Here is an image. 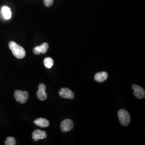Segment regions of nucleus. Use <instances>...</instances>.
<instances>
[{
	"label": "nucleus",
	"mask_w": 145,
	"mask_h": 145,
	"mask_svg": "<svg viewBox=\"0 0 145 145\" xmlns=\"http://www.w3.org/2000/svg\"><path fill=\"white\" fill-rule=\"evenodd\" d=\"M9 46L14 56L17 59H22L25 57L26 52L24 48L16 43L15 42H10L9 44Z\"/></svg>",
	"instance_id": "f257e3e1"
},
{
	"label": "nucleus",
	"mask_w": 145,
	"mask_h": 145,
	"mask_svg": "<svg viewBox=\"0 0 145 145\" xmlns=\"http://www.w3.org/2000/svg\"><path fill=\"white\" fill-rule=\"evenodd\" d=\"M119 121L121 124L125 126H127L130 123L131 118L129 113L125 110L121 109L118 113Z\"/></svg>",
	"instance_id": "f03ea898"
},
{
	"label": "nucleus",
	"mask_w": 145,
	"mask_h": 145,
	"mask_svg": "<svg viewBox=\"0 0 145 145\" xmlns=\"http://www.w3.org/2000/svg\"><path fill=\"white\" fill-rule=\"evenodd\" d=\"M14 96L17 102L20 103H25L28 99L29 93L26 91H22L21 90H16Z\"/></svg>",
	"instance_id": "7ed1b4c3"
},
{
	"label": "nucleus",
	"mask_w": 145,
	"mask_h": 145,
	"mask_svg": "<svg viewBox=\"0 0 145 145\" xmlns=\"http://www.w3.org/2000/svg\"><path fill=\"white\" fill-rule=\"evenodd\" d=\"M60 126L63 132H67L73 129L74 123L71 119H65L61 122Z\"/></svg>",
	"instance_id": "20e7f679"
},
{
	"label": "nucleus",
	"mask_w": 145,
	"mask_h": 145,
	"mask_svg": "<svg viewBox=\"0 0 145 145\" xmlns=\"http://www.w3.org/2000/svg\"><path fill=\"white\" fill-rule=\"evenodd\" d=\"M46 86L44 84L40 83L39 84L37 96L40 101H45L46 99L47 95L46 93Z\"/></svg>",
	"instance_id": "39448f33"
},
{
	"label": "nucleus",
	"mask_w": 145,
	"mask_h": 145,
	"mask_svg": "<svg viewBox=\"0 0 145 145\" xmlns=\"http://www.w3.org/2000/svg\"><path fill=\"white\" fill-rule=\"evenodd\" d=\"M59 95L64 99H72L74 98V93L71 90L67 88H61L59 91Z\"/></svg>",
	"instance_id": "423d86ee"
},
{
	"label": "nucleus",
	"mask_w": 145,
	"mask_h": 145,
	"mask_svg": "<svg viewBox=\"0 0 145 145\" xmlns=\"http://www.w3.org/2000/svg\"><path fill=\"white\" fill-rule=\"evenodd\" d=\"M132 89L134 90L135 96L138 99H143L145 97V90L140 86L134 84L132 86Z\"/></svg>",
	"instance_id": "0eeeda50"
},
{
	"label": "nucleus",
	"mask_w": 145,
	"mask_h": 145,
	"mask_svg": "<svg viewBox=\"0 0 145 145\" xmlns=\"http://www.w3.org/2000/svg\"><path fill=\"white\" fill-rule=\"evenodd\" d=\"M46 132L44 131L36 130L34 131L32 133V138L35 141H38L41 139H44L47 137Z\"/></svg>",
	"instance_id": "6e6552de"
},
{
	"label": "nucleus",
	"mask_w": 145,
	"mask_h": 145,
	"mask_svg": "<svg viewBox=\"0 0 145 145\" xmlns=\"http://www.w3.org/2000/svg\"><path fill=\"white\" fill-rule=\"evenodd\" d=\"M48 47L49 46H48V45L47 43L46 42L43 43L41 45L35 47L33 49V53L37 55H38L40 53L45 54L47 51Z\"/></svg>",
	"instance_id": "1a4fd4ad"
},
{
	"label": "nucleus",
	"mask_w": 145,
	"mask_h": 145,
	"mask_svg": "<svg viewBox=\"0 0 145 145\" xmlns=\"http://www.w3.org/2000/svg\"><path fill=\"white\" fill-rule=\"evenodd\" d=\"M108 77V73L105 72H99L95 74L94 78L98 82H102L105 81Z\"/></svg>",
	"instance_id": "9d476101"
},
{
	"label": "nucleus",
	"mask_w": 145,
	"mask_h": 145,
	"mask_svg": "<svg viewBox=\"0 0 145 145\" xmlns=\"http://www.w3.org/2000/svg\"><path fill=\"white\" fill-rule=\"evenodd\" d=\"M34 123L37 126L42 128L47 127L50 125V122L47 119L42 118H38L36 120H35L34 121Z\"/></svg>",
	"instance_id": "9b49d317"
},
{
	"label": "nucleus",
	"mask_w": 145,
	"mask_h": 145,
	"mask_svg": "<svg viewBox=\"0 0 145 145\" xmlns=\"http://www.w3.org/2000/svg\"><path fill=\"white\" fill-rule=\"evenodd\" d=\"M2 12L3 17L6 20L10 19L11 17V11L10 9L8 7H3L2 9Z\"/></svg>",
	"instance_id": "f8f14e48"
},
{
	"label": "nucleus",
	"mask_w": 145,
	"mask_h": 145,
	"mask_svg": "<svg viewBox=\"0 0 145 145\" xmlns=\"http://www.w3.org/2000/svg\"><path fill=\"white\" fill-rule=\"evenodd\" d=\"M44 64L47 68L50 69L52 67V66L54 65V61L51 57H46L44 60Z\"/></svg>",
	"instance_id": "ddd939ff"
},
{
	"label": "nucleus",
	"mask_w": 145,
	"mask_h": 145,
	"mask_svg": "<svg viewBox=\"0 0 145 145\" xmlns=\"http://www.w3.org/2000/svg\"><path fill=\"white\" fill-rule=\"evenodd\" d=\"M5 145H16V140L13 137H8L5 140Z\"/></svg>",
	"instance_id": "4468645a"
},
{
	"label": "nucleus",
	"mask_w": 145,
	"mask_h": 145,
	"mask_svg": "<svg viewBox=\"0 0 145 145\" xmlns=\"http://www.w3.org/2000/svg\"><path fill=\"white\" fill-rule=\"evenodd\" d=\"M44 5L47 7H50L53 4L54 0H44Z\"/></svg>",
	"instance_id": "2eb2a0df"
}]
</instances>
